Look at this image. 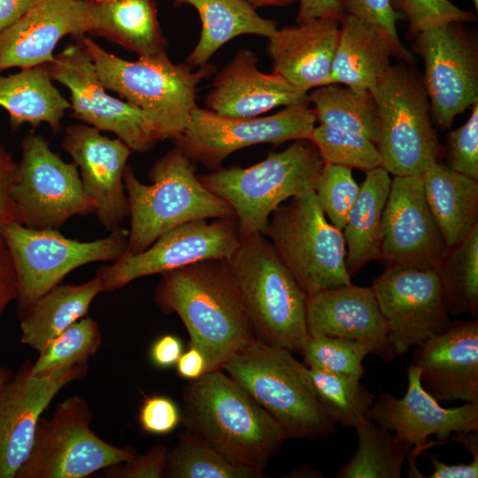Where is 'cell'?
I'll list each match as a JSON object with an SVG mask.
<instances>
[{
    "label": "cell",
    "mask_w": 478,
    "mask_h": 478,
    "mask_svg": "<svg viewBox=\"0 0 478 478\" xmlns=\"http://www.w3.org/2000/svg\"><path fill=\"white\" fill-rule=\"evenodd\" d=\"M154 298L185 325L189 345L206 357L208 372L221 369L256 339L239 289L225 259H207L161 274Z\"/></svg>",
    "instance_id": "1"
},
{
    "label": "cell",
    "mask_w": 478,
    "mask_h": 478,
    "mask_svg": "<svg viewBox=\"0 0 478 478\" xmlns=\"http://www.w3.org/2000/svg\"><path fill=\"white\" fill-rule=\"evenodd\" d=\"M189 432L227 459L262 470L289 438L278 422L222 369L190 381L183 390Z\"/></svg>",
    "instance_id": "2"
},
{
    "label": "cell",
    "mask_w": 478,
    "mask_h": 478,
    "mask_svg": "<svg viewBox=\"0 0 478 478\" xmlns=\"http://www.w3.org/2000/svg\"><path fill=\"white\" fill-rule=\"evenodd\" d=\"M80 42L91 57L104 87L143 112L158 142L182 135L197 107V84L216 70L207 63L193 72L188 64H173L166 52L128 61L86 35Z\"/></svg>",
    "instance_id": "3"
},
{
    "label": "cell",
    "mask_w": 478,
    "mask_h": 478,
    "mask_svg": "<svg viewBox=\"0 0 478 478\" xmlns=\"http://www.w3.org/2000/svg\"><path fill=\"white\" fill-rule=\"evenodd\" d=\"M150 184L135 176L131 166L124 171L130 227L127 254L142 252L160 235L185 223L235 217L231 207L206 189L195 174V166L174 143L149 171Z\"/></svg>",
    "instance_id": "4"
},
{
    "label": "cell",
    "mask_w": 478,
    "mask_h": 478,
    "mask_svg": "<svg viewBox=\"0 0 478 478\" xmlns=\"http://www.w3.org/2000/svg\"><path fill=\"white\" fill-rule=\"evenodd\" d=\"M226 263L257 339L302 354L309 337L307 295L265 235H241Z\"/></svg>",
    "instance_id": "5"
},
{
    "label": "cell",
    "mask_w": 478,
    "mask_h": 478,
    "mask_svg": "<svg viewBox=\"0 0 478 478\" xmlns=\"http://www.w3.org/2000/svg\"><path fill=\"white\" fill-rule=\"evenodd\" d=\"M278 422L289 438L327 440L336 425L292 352L255 339L222 366Z\"/></svg>",
    "instance_id": "6"
},
{
    "label": "cell",
    "mask_w": 478,
    "mask_h": 478,
    "mask_svg": "<svg viewBox=\"0 0 478 478\" xmlns=\"http://www.w3.org/2000/svg\"><path fill=\"white\" fill-rule=\"evenodd\" d=\"M323 166L317 147L300 139L251 166L220 168L197 177L231 207L240 235H265L273 212L288 198L313 190Z\"/></svg>",
    "instance_id": "7"
},
{
    "label": "cell",
    "mask_w": 478,
    "mask_h": 478,
    "mask_svg": "<svg viewBox=\"0 0 478 478\" xmlns=\"http://www.w3.org/2000/svg\"><path fill=\"white\" fill-rule=\"evenodd\" d=\"M379 124L382 167L393 176H420L443 155L423 79L405 64L390 66L370 89Z\"/></svg>",
    "instance_id": "8"
},
{
    "label": "cell",
    "mask_w": 478,
    "mask_h": 478,
    "mask_svg": "<svg viewBox=\"0 0 478 478\" xmlns=\"http://www.w3.org/2000/svg\"><path fill=\"white\" fill-rule=\"evenodd\" d=\"M265 235L307 296L351 282L343 232L328 222L314 190L279 205Z\"/></svg>",
    "instance_id": "9"
},
{
    "label": "cell",
    "mask_w": 478,
    "mask_h": 478,
    "mask_svg": "<svg viewBox=\"0 0 478 478\" xmlns=\"http://www.w3.org/2000/svg\"><path fill=\"white\" fill-rule=\"evenodd\" d=\"M0 235L17 274L19 314L73 270L93 262H114L127 246V230L120 227L106 237L81 242L58 229H35L14 221L1 227Z\"/></svg>",
    "instance_id": "10"
},
{
    "label": "cell",
    "mask_w": 478,
    "mask_h": 478,
    "mask_svg": "<svg viewBox=\"0 0 478 478\" xmlns=\"http://www.w3.org/2000/svg\"><path fill=\"white\" fill-rule=\"evenodd\" d=\"M92 411L73 395L59 402L53 415L40 419L31 451L16 478H83L135 457L112 445L90 428Z\"/></svg>",
    "instance_id": "11"
},
{
    "label": "cell",
    "mask_w": 478,
    "mask_h": 478,
    "mask_svg": "<svg viewBox=\"0 0 478 478\" xmlns=\"http://www.w3.org/2000/svg\"><path fill=\"white\" fill-rule=\"evenodd\" d=\"M13 188L15 222L35 229H59L72 217L94 212L75 163L53 152L41 135L21 141Z\"/></svg>",
    "instance_id": "12"
},
{
    "label": "cell",
    "mask_w": 478,
    "mask_h": 478,
    "mask_svg": "<svg viewBox=\"0 0 478 478\" xmlns=\"http://www.w3.org/2000/svg\"><path fill=\"white\" fill-rule=\"evenodd\" d=\"M308 104L286 106L273 115L251 118L223 116L197 106L185 131L173 141L189 159L215 171L240 149L309 139L316 117Z\"/></svg>",
    "instance_id": "13"
},
{
    "label": "cell",
    "mask_w": 478,
    "mask_h": 478,
    "mask_svg": "<svg viewBox=\"0 0 478 478\" xmlns=\"http://www.w3.org/2000/svg\"><path fill=\"white\" fill-rule=\"evenodd\" d=\"M414 48L424 62L431 116L443 129L478 101V47L461 22L426 29Z\"/></svg>",
    "instance_id": "14"
},
{
    "label": "cell",
    "mask_w": 478,
    "mask_h": 478,
    "mask_svg": "<svg viewBox=\"0 0 478 478\" xmlns=\"http://www.w3.org/2000/svg\"><path fill=\"white\" fill-rule=\"evenodd\" d=\"M241 235L235 217L190 221L160 235L150 247L135 254L125 253L99 269L104 291L119 289L129 282L207 259H227L236 250Z\"/></svg>",
    "instance_id": "15"
},
{
    "label": "cell",
    "mask_w": 478,
    "mask_h": 478,
    "mask_svg": "<svg viewBox=\"0 0 478 478\" xmlns=\"http://www.w3.org/2000/svg\"><path fill=\"white\" fill-rule=\"evenodd\" d=\"M371 287L397 356L442 333L451 323L436 269L386 266Z\"/></svg>",
    "instance_id": "16"
},
{
    "label": "cell",
    "mask_w": 478,
    "mask_h": 478,
    "mask_svg": "<svg viewBox=\"0 0 478 478\" xmlns=\"http://www.w3.org/2000/svg\"><path fill=\"white\" fill-rule=\"evenodd\" d=\"M47 66L51 79L69 89L73 117L100 131L113 133L132 151L147 152L156 145L158 141L143 112L106 92L81 42L66 46Z\"/></svg>",
    "instance_id": "17"
},
{
    "label": "cell",
    "mask_w": 478,
    "mask_h": 478,
    "mask_svg": "<svg viewBox=\"0 0 478 478\" xmlns=\"http://www.w3.org/2000/svg\"><path fill=\"white\" fill-rule=\"evenodd\" d=\"M420 176H393L383 210L379 259L386 266L437 269L447 253Z\"/></svg>",
    "instance_id": "18"
},
{
    "label": "cell",
    "mask_w": 478,
    "mask_h": 478,
    "mask_svg": "<svg viewBox=\"0 0 478 478\" xmlns=\"http://www.w3.org/2000/svg\"><path fill=\"white\" fill-rule=\"evenodd\" d=\"M95 23L93 0H35L12 26L0 32V73L51 62L66 35L81 39Z\"/></svg>",
    "instance_id": "19"
},
{
    "label": "cell",
    "mask_w": 478,
    "mask_h": 478,
    "mask_svg": "<svg viewBox=\"0 0 478 478\" xmlns=\"http://www.w3.org/2000/svg\"><path fill=\"white\" fill-rule=\"evenodd\" d=\"M62 148L80 169L82 188L100 224L109 231L119 228L129 216L124 171L132 150L120 139H110L87 125L68 126Z\"/></svg>",
    "instance_id": "20"
},
{
    "label": "cell",
    "mask_w": 478,
    "mask_h": 478,
    "mask_svg": "<svg viewBox=\"0 0 478 478\" xmlns=\"http://www.w3.org/2000/svg\"><path fill=\"white\" fill-rule=\"evenodd\" d=\"M88 363L50 377L25 367L0 390V478H14L27 459L43 411L67 384L83 377Z\"/></svg>",
    "instance_id": "21"
},
{
    "label": "cell",
    "mask_w": 478,
    "mask_h": 478,
    "mask_svg": "<svg viewBox=\"0 0 478 478\" xmlns=\"http://www.w3.org/2000/svg\"><path fill=\"white\" fill-rule=\"evenodd\" d=\"M420 369L407 367L405 395L397 398L391 393L380 395L366 413V418L387 428L412 446L430 447L443 442H428V436L444 440L452 433L478 430V403L444 408L420 382Z\"/></svg>",
    "instance_id": "22"
},
{
    "label": "cell",
    "mask_w": 478,
    "mask_h": 478,
    "mask_svg": "<svg viewBox=\"0 0 478 478\" xmlns=\"http://www.w3.org/2000/svg\"><path fill=\"white\" fill-rule=\"evenodd\" d=\"M412 365L439 403H478V320H455L414 346Z\"/></svg>",
    "instance_id": "23"
},
{
    "label": "cell",
    "mask_w": 478,
    "mask_h": 478,
    "mask_svg": "<svg viewBox=\"0 0 478 478\" xmlns=\"http://www.w3.org/2000/svg\"><path fill=\"white\" fill-rule=\"evenodd\" d=\"M306 327L310 336L324 335L372 345L385 361L397 357L389 339V328L372 287L352 284L307 296Z\"/></svg>",
    "instance_id": "24"
},
{
    "label": "cell",
    "mask_w": 478,
    "mask_h": 478,
    "mask_svg": "<svg viewBox=\"0 0 478 478\" xmlns=\"http://www.w3.org/2000/svg\"><path fill=\"white\" fill-rule=\"evenodd\" d=\"M258 58L242 48L213 80L205 104L220 115L258 117L279 106L309 104L308 93L299 91L281 76L260 72Z\"/></svg>",
    "instance_id": "25"
},
{
    "label": "cell",
    "mask_w": 478,
    "mask_h": 478,
    "mask_svg": "<svg viewBox=\"0 0 478 478\" xmlns=\"http://www.w3.org/2000/svg\"><path fill=\"white\" fill-rule=\"evenodd\" d=\"M339 34L340 21L326 18L277 29L266 45L272 73L305 93L330 84Z\"/></svg>",
    "instance_id": "26"
},
{
    "label": "cell",
    "mask_w": 478,
    "mask_h": 478,
    "mask_svg": "<svg viewBox=\"0 0 478 478\" xmlns=\"http://www.w3.org/2000/svg\"><path fill=\"white\" fill-rule=\"evenodd\" d=\"M397 50L377 27L344 14L332 64L330 83L370 90L390 67Z\"/></svg>",
    "instance_id": "27"
},
{
    "label": "cell",
    "mask_w": 478,
    "mask_h": 478,
    "mask_svg": "<svg viewBox=\"0 0 478 478\" xmlns=\"http://www.w3.org/2000/svg\"><path fill=\"white\" fill-rule=\"evenodd\" d=\"M428 205L448 248L464 240L478 225V181L443 163L420 175Z\"/></svg>",
    "instance_id": "28"
},
{
    "label": "cell",
    "mask_w": 478,
    "mask_h": 478,
    "mask_svg": "<svg viewBox=\"0 0 478 478\" xmlns=\"http://www.w3.org/2000/svg\"><path fill=\"white\" fill-rule=\"evenodd\" d=\"M104 288L100 278L81 284H58L39 297L20 315L21 343L42 352L67 328L87 316Z\"/></svg>",
    "instance_id": "29"
},
{
    "label": "cell",
    "mask_w": 478,
    "mask_h": 478,
    "mask_svg": "<svg viewBox=\"0 0 478 478\" xmlns=\"http://www.w3.org/2000/svg\"><path fill=\"white\" fill-rule=\"evenodd\" d=\"M47 64L4 76L0 73V106L8 113L13 129L23 124L47 123L53 132L60 128L69 103L51 82Z\"/></svg>",
    "instance_id": "30"
},
{
    "label": "cell",
    "mask_w": 478,
    "mask_h": 478,
    "mask_svg": "<svg viewBox=\"0 0 478 478\" xmlns=\"http://www.w3.org/2000/svg\"><path fill=\"white\" fill-rule=\"evenodd\" d=\"M390 184L389 173L383 167L366 172L342 231L350 277L356 275L370 261L379 259L382 218Z\"/></svg>",
    "instance_id": "31"
},
{
    "label": "cell",
    "mask_w": 478,
    "mask_h": 478,
    "mask_svg": "<svg viewBox=\"0 0 478 478\" xmlns=\"http://www.w3.org/2000/svg\"><path fill=\"white\" fill-rule=\"evenodd\" d=\"M174 6L192 5L202 22L200 39L187 58V64L202 66L226 42L241 35L269 38L277 28L276 21L259 16L244 0H173Z\"/></svg>",
    "instance_id": "32"
},
{
    "label": "cell",
    "mask_w": 478,
    "mask_h": 478,
    "mask_svg": "<svg viewBox=\"0 0 478 478\" xmlns=\"http://www.w3.org/2000/svg\"><path fill=\"white\" fill-rule=\"evenodd\" d=\"M92 35L114 42L139 57L166 53L155 0H93Z\"/></svg>",
    "instance_id": "33"
},
{
    "label": "cell",
    "mask_w": 478,
    "mask_h": 478,
    "mask_svg": "<svg viewBox=\"0 0 478 478\" xmlns=\"http://www.w3.org/2000/svg\"><path fill=\"white\" fill-rule=\"evenodd\" d=\"M308 98L320 124L364 135L376 143L377 108L370 90L330 83L312 89Z\"/></svg>",
    "instance_id": "34"
},
{
    "label": "cell",
    "mask_w": 478,
    "mask_h": 478,
    "mask_svg": "<svg viewBox=\"0 0 478 478\" xmlns=\"http://www.w3.org/2000/svg\"><path fill=\"white\" fill-rule=\"evenodd\" d=\"M354 428L358 449L335 477L400 478L412 445L366 417Z\"/></svg>",
    "instance_id": "35"
},
{
    "label": "cell",
    "mask_w": 478,
    "mask_h": 478,
    "mask_svg": "<svg viewBox=\"0 0 478 478\" xmlns=\"http://www.w3.org/2000/svg\"><path fill=\"white\" fill-rule=\"evenodd\" d=\"M437 273L448 311L452 315L478 313V225L458 244L449 248Z\"/></svg>",
    "instance_id": "36"
},
{
    "label": "cell",
    "mask_w": 478,
    "mask_h": 478,
    "mask_svg": "<svg viewBox=\"0 0 478 478\" xmlns=\"http://www.w3.org/2000/svg\"><path fill=\"white\" fill-rule=\"evenodd\" d=\"M165 474L172 478H259L264 473L233 463L191 434L181 435L167 454Z\"/></svg>",
    "instance_id": "37"
},
{
    "label": "cell",
    "mask_w": 478,
    "mask_h": 478,
    "mask_svg": "<svg viewBox=\"0 0 478 478\" xmlns=\"http://www.w3.org/2000/svg\"><path fill=\"white\" fill-rule=\"evenodd\" d=\"M308 381L324 411L335 424L355 428L375 400L360 380L305 366Z\"/></svg>",
    "instance_id": "38"
},
{
    "label": "cell",
    "mask_w": 478,
    "mask_h": 478,
    "mask_svg": "<svg viewBox=\"0 0 478 478\" xmlns=\"http://www.w3.org/2000/svg\"><path fill=\"white\" fill-rule=\"evenodd\" d=\"M102 343L98 323L85 316L55 337L29 366L37 377L57 375L72 366L87 363Z\"/></svg>",
    "instance_id": "39"
},
{
    "label": "cell",
    "mask_w": 478,
    "mask_h": 478,
    "mask_svg": "<svg viewBox=\"0 0 478 478\" xmlns=\"http://www.w3.org/2000/svg\"><path fill=\"white\" fill-rule=\"evenodd\" d=\"M374 353L368 343L319 335H309L302 355L310 368L360 380L366 373L363 359Z\"/></svg>",
    "instance_id": "40"
},
{
    "label": "cell",
    "mask_w": 478,
    "mask_h": 478,
    "mask_svg": "<svg viewBox=\"0 0 478 478\" xmlns=\"http://www.w3.org/2000/svg\"><path fill=\"white\" fill-rule=\"evenodd\" d=\"M308 140L317 147L324 164L365 172L382 166L376 144L364 135L320 124Z\"/></svg>",
    "instance_id": "41"
},
{
    "label": "cell",
    "mask_w": 478,
    "mask_h": 478,
    "mask_svg": "<svg viewBox=\"0 0 478 478\" xmlns=\"http://www.w3.org/2000/svg\"><path fill=\"white\" fill-rule=\"evenodd\" d=\"M313 190L324 214L334 227L343 231L359 190L351 169L324 164Z\"/></svg>",
    "instance_id": "42"
},
{
    "label": "cell",
    "mask_w": 478,
    "mask_h": 478,
    "mask_svg": "<svg viewBox=\"0 0 478 478\" xmlns=\"http://www.w3.org/2000/svg\"><path fill=\"white\" fill-rule=\"evenodd\" d=\"M391 4L407 19L410 33L413 35L434 27L476 19L474 14L449 0H391Z\"/></svg>",
    "instance_id": "43"
},
{
    "label": "cell",
    "mask_w": 478,
    "mask_h": 478,
    "mask_svg": "<svg viewBox=\"0 0 478 478\" xmlns=\"http://www.w3.org/2000/svg\"><path fill=\"white\" fill-rule=\"evenodd\" d=\"M464 125L449 133L442 158L444 165L478 181V101Z\"/></svg>",
    "instance_id": "44"
},
{
    "label": "cell",
    "mask_w": 478,
    "mask_h": 478,
    "mask_svg": "<svg viewBox=\"0 0 478 478\" xmlns=\"http://www.w3.org/2000/svg\"><path fill=\"white\" fill-rule=\"evenodd\" d=\"M343 13L369 23L381 30L395 47L397 58L412 61L411 53L401 42L397 24L404 16L396 11L391 0H337Z\"/></svg>",
    "instance_id": "45"
},
{
    "label": "cell",
    "mask_w": 478,
    "mask_h": 478,
    "mask_svg": "<svg viewBox=\"0 0 478 478\" xmlns=\"http://www.w3.org/2000/svg\"><path fill=\"white\" fill-rule=\"evenodd\" d=\"M181 421V411L171 397L163 395L144 397L138 413V422L144 432L166 435L173 432Z\"/></svg>",
    "instance_id": "46"
},
{
    "label": "cell",
    "mask_w": 478,
    "mask_h": 478,
    "mask_svg": "<svg viewBox=\"0 0 478 478\" xmlns=\"http://www.w3.org/2000/svg\"><path fill=\"white\" fill-rule=\"evenodd\" d=\"M168 449L158 444L146 453L131 460L105 468V477L114 478H161L166 467Z\"/></svg>",
    "instance_id": "47"
},
{
    "label": "cell",
    "mask_w": 478,
    "mask_h": 478,
    "mask_svg": "<svg viewBox=\"0 0 478 478\" xmlns=\"http://www.w3.org/2000/svg\"><path fill=\"white\" fill-rule=\"evenodd\" d=\"M18 172V162L0 144V228L15 221L13 188Z\"/></svg>",
    "instance_id": "48"
},
{
    "label": "cell",
    "mask_w": 478,
    "mask_h": 478,
    "mask_svg": "<svg viewBox=\"0 0 478 478\" xmlns=\"http://www.w3.org/2000/svg\"><path fill=\"white\" fill-rule=\"evenodd\" d=\"M18 278L7 246L0 235V317L18 297Z\"/></svg>",
    "instance_id": "49"
},
{
    "label": "cell",
    "mask_w": 478,
    "mask_h": 478,
    "mask_svg": "<svg viewBox=\"0 0 478 478\" xmlns=\"http://www.w3.org/2000/svg\"><path fill=\"white\" fill-rule=\"evenodd\" d=\"M183 351L184 346L181 338L166 334L152 343L150 348V359L156 367L167 369L176 365Z\"/></svg>",
    "instance_id": "50"
},
{
    "label": "cell",
    "mask_w": 478,
    "mask_h": 478,
    "mask_svg": "<svg viewBox=\"0 0 478 478\" xmlns=\"http://www.w3.org/2000/svg\"><path fill=\"white\" fill-rule=\"evenodd\" d=\"M299 10L297 23L302 24L314 19H334L341 21L344 13L337 0H297Z\"/></svg>",
    "instance_id": "51"
},
{
    "label": "cell",
    "mask_w": 478,
    "mask_h": 478,
    "mask_svg": "<svg viewBox=\"0 0 478 478\" xmlns=\"http://www.w3.org/2000/svg\"><path fill=\"white\" fill-rule=\"evenodd\" d=\"M175 366L178 375L189 381L197 380L208 372L205 355L192 345H189L188 351H183Z\"/></svg>",
    "instance_id": "52"
},
{
    "label": "cell",
    "mask_w": 478,
    "mask_h": 478,
    "mask_svg": "<svg viewBox=\"0 0 478 478\" xmlns=\"http://www.w3.org/2000/svg\"><path fill=\"white\" fill-rule=\"evenodd\" d=\"M433 472L430 478H477L478 459H473L469 464H446L441 461L437 454L429 456Z\"/></svg>",
    "instance_id": "53"
},
{
    "label": "cell",
    "mask_w": 478,
    "mask_h": 478,
    "mask_svg": "<svg viewBox=\"0 0 478 478\" xmlns=\"http://www.w3.org/2000/svg\"><path fill=\"white\" fill-rule=\"evenodd\" d=\"M35 0H0V32L15 23Z\"/></svg>",
    "instance_id": "54"
},
{
    "label": "cell",
    "mask_w": 478,
    "mask_h": 478,
    "mask_svg": "<svg viewBox=\"0 0 478 478\" xmlns=\"http://www.w3.org/2000/svg\"><path fill=\"white\" fill-rule=\"evenodd\" d=\"M451 440L461 444L473 459H478V430L453 433Z\"/></svg>",
    "instance_id": "55"
},
{
    "label": "cell",
    "mask_w": 478,
    "mask_h": 478,
    "mask_svg": "<svg viewBox=\"0 0 478 478\" xmlns=\"http://www.w3.org/2000/svg\"><path fill=\"white\" fill-rule=\"evenodd\" d=\"M253 8L263 6H287L297 0H244Z\"/></svg>",
    "instance_id": "56"
},
{
    "label": "cell",
    "mask_w": 478,
    "mask_h": 478,
    "mask_svg": "<svg viewBox=\"0 0 478 478\" xmlns=\"http://www.w3.org/2000/svg\"><path fill=\"white\" fill-rule=\"evenodd\" d=\"M12 377L11 373L5 368H0V390Z\"/></svg>",
    "instance_id": "57"
},
{
    "label": "cell",
    "mask_w": 478,
    "mask_h": 478,
    "mask_svg": "<svg viewBox=\"0 0 478 478\" xmlns=\"http://www.w3.org/2000/svg\"><path fill=\"white\" fill-rule=\"evenodd\" d=\"M473 1V4L475 7V10L478 11V0H472Z\"/></svg>",
    "instance_id": "58"
}]
</instances>
